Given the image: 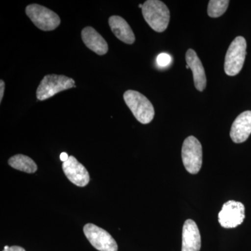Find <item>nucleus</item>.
<instances>
[{"label":"nucleus","mask_w":251,"mask_h":251,"mask_svg":"<svg viewBox=\"0 0 251 251\" xmlns=\"http://www.w3.org/2000/svg\"><path fill=\"white\" fill-rule=\"evenodd\" d=\"M247 41L237 36L231 43L225 59V72L229 76L237 75L242 70L247 54Z\"/></svg>","instance_id":"nucleus-4"},{"label":"nucleus","mask_w":251,"mask_h":251,"mask_svg":"<svg viewBox=\"0 0 251 251\" xmlns=\"http://www.w3.org/2000/svg\"><path fill=\"white\" fill-rule=\"evenodd\" d=\"M186 69H190L189 67H188V65H186Z\"/></svg>","instance_id":"nucleus-22"},{"label":"nucleus","mask_w":251,"mask_h":251,"mask_svg":"<svg viewBox=\"0 0 251 251\" xmlns=\"http://www.w3.org/2000/svg\"><path fill=\"white\" fill-rule=\"evenodd\" d=\"M3 251H26L25 249L18 246H13V247H9L8 249H4Z\"/></svg>","instance_id":"nucleus-19"},{"label":"nucleus","mask_w":251,"mask_h":251,"mask_svg":"<svg viewBox=\"0 0 251 251\" xmlns=\"http://www.w3.org/2000/svg\"><path fill=\"white\" fill-rule=\"evenodd\" d=\"M82 39L85 46L99 55H103L108 52V45L98 31L93 27H87L81 32Z\"/></svg>","instance_id":"nucleus-13"},{"label":"nucleus","mask_w":251,"mask_h":251,"mask_svg":"<svg viewBox=\"0 0 251 251\" xmlns=\"http://www.w3.org/2000/svg\"><path fill=\"white\" fill-rule=\"evenodd\" d=\"M10 166L18 171L26 173H34L37 171L38 167L35 162L25 155L17 154L11 157L8 161Z\"/></svg>","instance_id":"nucleus-15"},{"label":"nucleus","mask_w":251,"mask_h":251,"mask_svg":"<svg viewBox=\"0 0 251 251\" xmlns=\"http://www.w3.org/2000/svg\"><path fill=\"white\" fill-rule=\"evenodd\" d=\"M143 17L149 25L157 32H163L169 25L171 14L165 3L159 0H148L142 9Z\"/></svg>","instance_id":"nucleus-1"},{"label":"nucleus","mask_w":251,"mask_h":251,"mask_svg":"<svg viewBox=\"0 0 251 251\" xmlns=\"http://www.w3.org/2000/svg\"><path fill=\"white\" fill-rule=\"evenodd\" d=\"M4 82L2 80H0V102H1V100H2L3 97H4Z\"/></svg>","instance_id":"nucleus-18"},{"label":"nucleus","mask_w":251,"mask_h":251,"mask_svg":"<svg viewBox=\"0 0 251 251\" xmlns=\"http://www.w3.org/2000/svg\"><path fill=\"white\" fill-rule=\"evenodd\" d=\"M124 99L135 119L143 125L150 123L154 117L152 103L146 97L134 90H128L124 94Z\"/></svg>","instance_id":"nucleus-2"},{"label":"nucleus","mask_w":251,"mask_h":251,"mask_svg":"<svg viewBox=\"0 0 251 251\" xmlns=\"http://www.w3.org/2000/svg\"><path fill=\"white\" fill-rule=\"evenodd\" d=\"M186 61L190 69L192 71L195 87L200 92H202L206 85L205 72L196 51L193 49L188 50L186 53Z\"/></svg>","instance_id":"nucleus-12"},{"label":"nucleus","mask_w":251,"mask_h":251,"mask_svg":"<svg viewBox=\"0 0 251 251\" xmlns=\"http://www.w3.org/2000/svg\"><path fill=\"white\" fill-rule=\"evenodd\" d=\"M229 3L228 0H211L208 4V15L211 18L220 17L227 11Z\"/></svg>","instance_id":"nucleus-16"},{"label":"nucleus","mask_w":251,"mask_h":251,"mask_svg":"<svg viewBox=\"0 0 251 251\" xmlns=\"http://www.w3.org/2000/svg\"><path fill=\"white\" fill-rule=\"evenodd\" d=\"M85 237L92 247L99 251H117L118 246L109 232L92 224H86L83 227Z\"/></svg>","instance_id":"nucleus-7"},{"label":"nucleus","mask_w":251,"mask_h":251,"mask_svg":"<svg viewBox=\"0 0 251 251\" xmlns=\"http://www.w3.org/2000/svg\"><path fill=\"white\" fill-rule=\"evenodd\" d=\"M245 219V207L242 202L229 201L225 203L219 214V222L224 228H234Z\"/></svg>","instance_id":"nucleus-8"},{"label":"nucleus","mask_w":251,"mask_h":251,"mask_svg":"<svg viewBox=\"0 0 251 251\" xmlns=\"http://www.w3.org/2000/svg\"><path fill=\"white\" fill-rule=\"evenodd\" d=\"M75 87L74 79L64 75H46L36 90V98L44 100L51 98L62 91Z\"/></svg>","instance_id":"nucleus-3"},{"label":"nucleus","mask_w":251,"mask_h":251,"mask_svg":"<svg viewBox=\"0 0 251 251\" xmlns=\"http://www.w3.org/2000/svg\"><path fill=\"white\" fill-rule=\"evenodd\" d=\"M69 156H68L67 153L63 152L60 154V160L63 162V163H64V162L67 161V160L69 159Z\"/></svg>","instance_id":"nucleus-20"},{"label":"nucleus","mask_w":251,"mask_h":251,"mask_svg":"<svg viewBox=\"0 0 251 251\" xmlns=\"http://www.w3.org/2000/svg\"><path fill=\"white\" fill-rule=\"evenodd\" d=\"M25 12L34 25L41 30H54L60 25L61 20L58 15L41 5H28Z\"/></svg>","instance_id":"nucleus-5"},{"label":"nucleus","mask_w":251,"mask_h":251,"mask_svg":"<svg viewBox=\"0 0 251 251\" xmlns=\"http://www.w3.org/2000/svg\"><path fill=\"white\" fill-rule=\"evenodd\" d=\"M181 157L185 168L191 174H197L202 165V148L194 136L185 139L181 149Z\"/></svg>","instance_id":"nucleus-6"},{"label":"nucleus","mask_w":251,"mask_h":251,"mask_svg":"<svg viewBox=\"0 0 251 251\" xmlns=\"http://www.w3.org/2000/svg\"><path fill=\"white\" fill-rule=\"evenodd\" d=\"M251 134V111L241 113L234 120L230 130V138L235 143H242Z\"/></svg>","instance_id":"nucleus-10"},{"label":"nucleus","mask_w":251,"mask_h":251,"mask_svg":"<svg viewBox=\"0 0 251 251\" xmlns=\"http://www.w3.org/2000/svg\"><path fill=\"white\" fill-rule=\"evenodd\" d=\"M156 62L159 67H168L172 62V57L169 54L163 52V53L158 54V57H157Z\"/></svg>","instance_id":"nucleus-17"},{"label":"nucleus","mask_w":251,"mask_h":251,"mask_svg":"<svg viewBox=\"0 0 251 251\" xmlns=\"http://www.w3.org/2000/svg\"><path fill=\"white\" fill-rule=\"evenodd\" d=\"M201 237L197 224L191 219L186 220L182 231L181 251H200Z\"/></svg>","instance_id":"nucleus-11"},{"label":"nucleus","mask_w":251,"mask_h":251,"mask_svg":"<svg viewBox=\"0 0 251 251\" xmlns=\"http://www.w3.org/2000/svg\"><path fill=\"white\" fill-rule=\"evenodd\" d=\"M62 169L69 181L79 187H85L90 182L88 171L74 156L63 163Z\"/></svg>","instance_id":"nucleus-9"},{"label":"nucleus","mask_w":251,"mask_h":251,"mask_svg":"<svg viewBox=\"0 0 251 251\" xmlns=\"http://www.w3.org/2000/svg\"><path fill=\"white\" fill-rule=\"evenodd\" d=\"M109 25L117 39L126 44L135 42L134 33L128 23L121 16H112L109 18Z\"/></svg>","instance_id":"nucleus-14"},{"label":"nucleus","mask_w":251,"mask_h":251,"mask_svg":"<svg viewBox=\"0 0 251 251\" xmlns=\"http://www.w3.org/2000/svg\"><path fill=\"white\" fill-rule=\"evenodd\" d=\"M143 4H139V7L141 8V9H143Z\"/></svg>","instance_id":"nucleus-21"}]
</instances>
